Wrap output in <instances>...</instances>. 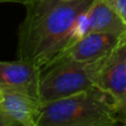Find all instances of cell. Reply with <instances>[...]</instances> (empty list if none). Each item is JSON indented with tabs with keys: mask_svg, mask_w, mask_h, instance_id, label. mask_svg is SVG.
<instances>
[{
	"mask_svg": "<svg viewBox=\"0 0 126 126\" xmlns=\"http://www.w3.org/2000/svg\"><path fill=\"white\" fill-rule=\"evenodd\" d=\"M93 0H30L18 31V59L41 71L69 47L76 17Z\"/></svg>",
	"mask_w": 126,
	"mask_h": 126,
	"instance_id": "1",
	"label": "cell"
},
{
	"mask_svg": "<svg viewBox=\"0 0 126 126\" xmlns=\"http://www.w3.org/2000/svg\"><path fill=\"white\" fill-rule=\"evenodd\" d=\"M113 100L96 87L41 104L37 126H112Z\"/></svg>",
	"mask_w": 126,
	"mask_h": 126,
	"instance_id": "2",
	"label": "cell"
},
{
	"mask_svg": "<svg viewBox=\"0 0 126 126\" xmlns=\"http://www.w3.org/2000/svg\"><path fill=\"white\" fill-rule=\"evenodd\" d=\"M93 87L86 63L58 58L40 71L39 100L52 102Z\"/></svg>",
	"mask_w": 126,
	"mask_h": 126,
	"instance_id": "3",
	"label": "cell"
},
{
	"mask_svg": "<svg viewBox=\"0 0 126 126\" xmlns=\"http://www.w3.org/2000/svg\"><path fill=\"white\" fill-rule=\"evenodd\" d=\"M93 86L101 90L114 103L126 96V33L117 46L103 59L87 63Z\"/></svg>",
	"mask_w": 126,
	"mask_h": 126,
	"instance_id": "4",
	"label": "cell"
},
{
	"mask_svg": "<svg viewBox=\"0 0 126 126\" xmlns=\"http://www.w3.org/2000/svg\"><path fill=\"white\" fill-rule=\"evenodd\" d=\"M40 70L33 64L17 59L0 61V91L18 92L39 98Z\"/></svg>",
	"mask_w": 126,
	"mask_h": 126,
	"instance_id": "5",
	"label": "cell"
},
{
	"mask_svg": "<svg viewBox=\"0 0 126 126\" xmlns=\"http://www.w3.org/2000/svg\"><path fill=\"white\" fill-rule=\"evenodd\" d=\"M124 34L118 35L113 33L90 32L89 34L72 44L65 51H63L55 59L64 57L76 62L86 63V64L96 62L106 57L117 46L121 38Z\"/></svg>",
	"mask_w": 126,
	"mask_h": 126,
	"instance_id": "6",
	"label": "cell"
},
{
	"mask_svg": "<svg viewBox=\"0 0 126 126\" xmlns=\"http://www.w3.org/2000/svg\"><path fill=\"white\" fill-rule=\"evenodd\" d=\"M41 104L39 98L28 94L2 92L0 110L17 126H37Z\"/></svg>",
	"mask_w": 126,
	"mask_h": 126,
	"instance_id": "7",
	"label": "cell"
},
{
	"mask_svg": "<svg viewBox=\"0 0 126 126\" xmlns=\"http://www.w3.org/2000/svg\"><path fill=\"white\" fill-rule=\"evenodd\" d=\"M89 20L91 32L118 35L126 33V22L103 0H93L89 8Z\"/></svg>",
	"mask_w": 126,
	"mask_h": 126,
	"instance_id": "8",
	"label": "cell"
},
{
	"mask_svg": "<svg viewBox=\"0 0 126 126\" xmlns=\"http://www.w3.org/2000/svg\"><path fill=\"white\" fill-rule=\"evenodd\" d=\"M114 110V117H115L117 124L126 125V96L121 101L113 103Z\"/></svg>",
	"mask_w": 126,
	"mask_h": 126,
	"instance_id": "9",
	"label": "cell"
},
{
	"mask_svg": "<svg viewBox=\"0 0 126 126\" xmlns=\"http://www.w3.org/2000/svg\"><path fill=\"white\" fill-rule=\"evenodd\" d=\"M126 22V0H103Z\"/></svg>",
	"mask_w": 126,
	"mask_h": 126,
	"instance_id": "10",
	"label": "cell"
},
{
	"mask_svg": "<svg viewBox=\"0 0 126 126\" xmlns=\"http://www.w3.org/2000/svg\"><path fill=\"white\" fill-rule=\"evenodd\" d=\"M0 126H17V125L15 124V122H13L10 117H8V116L0 110Z\"/></svg>",
	"mask_w": 126,
	"mask_h": 126,
	"instance_id": "11",
	"label": "cell"
},
{
	"mask_svg": "<svg viewBox=\"0 0 126 126\" xmlns=\"http://www.w3.org/2000/svg\"><path fill=\"white\" fill-rule=\"evenodd\" d=\"M30 0H0V3H20L26 6Z\"/></svg>",
	"mask_w": 126,
	"mask_h": 126,
	"instance_id": "12",
	"label": "cell"
},
{
	"mask_svg": "<svg viewBox=\"0 0 126 126\" xmlns=\"http://www.w3.org/2000/svg\"><path fill=\"white\" fill-rule=\"evenodd\" d=\"M1 98H2V92L0 91V102H1Z\"/></svg>",
	"mask_w": 126,
	"mask_h": 126,
	"instance_id": "13",
	"label": "cell"
},
{
	"mask_svg": "<svg viewBox=\"0 0 126 126\" xmlns=\"http://www.w3.org/2000/svg\"><path fill=\"white\" fill-rule=\"evenodd\" d=\"M65 1H71V0H65Z\"/></svg>",
	"mask_w": 126,
	"mask_h": 126,
	"instance_id": "14",
	"label": "cell"
}]
</instances>
